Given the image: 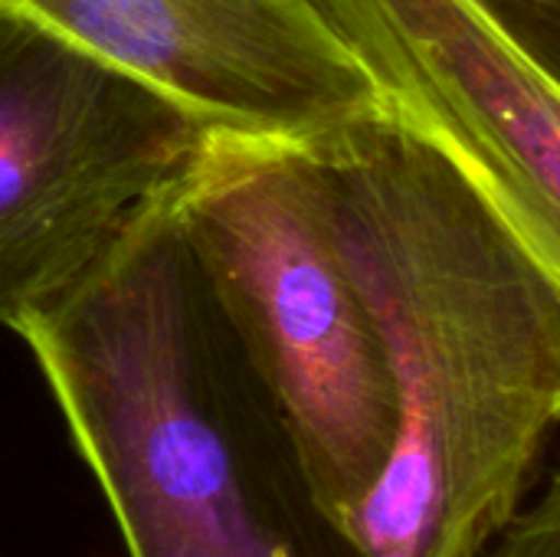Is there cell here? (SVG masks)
I'll return each instance as SVG.
<instances>
[{
  "mask_svg": "<svg viewBox=\"0 0 560 557\" xmlns=\"http://www.w3.org/2000/svg\"><path fill=\"white\" fill-rule=\"evenodd\" d=\"M322 158L397 387L394 450L348 535L361 557H482L560 437V302L377 112Z\"/></svg>",
  "mask_w": 560,
  "mask_h": 557,
  "instance_id": "obj_1",
  "label": "cell"
},
{
  "mask_svg": "<svg viewBox=\"0 0 560 557\" xmlns=\"http://www.w3.org/2000/svg\"><path fill=\"white\" fill-rule=\"evenodd\" d=\"M171 187L0 325L33 355L128 557H361L315 496Z\"/></svg>",
  "mask_w": 560,
  "mask_h": 557,
  "instance_id": "obj_2",
  "label": "cell"
},
{
  "mask_svg": "<svg viewBox=\"0 0 560 557\" xmlns=\"http://www.w3.org/2000/svg\"><path fill=\"white\" fill-rule=\"evenodd\" d=\"M230 128L331 138L374 112L308 0H0Z\"/></svg>",
  "mask_w": 560,
  "mask_h": 557,
  "instance_id": "obj_6",
  "label": "cell"
},
{
  "mask_svg": "<svg viewBox=\"0 0 560 557\" xmlns=\"http://www.w3.org/2000/svg\"><path fill=\"white\" fill-rule=\"evenodd\" d=\"M374 95L560 302V62L495 0H308Z\"/></svg>",
  "mask_w": 560,
  "mask_h": 557,
  "instance_id": "obj_5",
  "label": "cell"
},
{
  "mask_svg": "<svg viewBox=\"0 0 560 557\" xmlns=\"http://www.w3.org/2000/svg\"><path fill=\"white\" fill-rule=\"evenodd\" d=\"M482 557H560V446L538 499L522 506Z\"/></svg>",
  "mask_w": 560,
  "mask_h": 557,
  "instance_id": "obj_7",
  "label": "cell"
},
{
  "mask_svg": "<svg viewBox=\"0 0 560 557\" xmlns=\"http://www.w3.org/2000/svg\"><path fill=\"white\" fill-rule=\"evenodd\" d=\"M217 121L0 7V312L79 276Z\"/></svg>",
  "mask_w": 560,
  "mask_h": 557,
  "instance_id": "obj_4",
  "label": "cell"
},
{
  "mask_svg": "<svg viewBox=\"0 0 560 557\" xmlns=\"http://www.w3.org/2000/svg\"><path fill=\"white\" fill-rule=\"evenodd\" d=\"M338 135L217 125L171 200L289 420L315 496L348 532L394 450L397 387L338 233L322 158Z\"/></svg>",
  "mask_w": 560,
  "mask_h": 557,
  "instance_id": "obj_3",
  "label": "cell"
}]
</instances>
